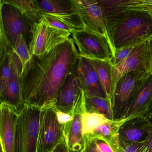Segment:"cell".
Returning a JSON list of instances; mask_svg holds the SVG:
<instances>
[{
    "mask_svg": "<svg viewBox=\"0 0 152 152\" xmlns=\"http://www.w3.org/2000/svg\"><path fill=\"white\" fill-rule=\"evenodd\" d=\"M80 57L70 37L48 53L31 56L21 77L25 104L40 109L52 104Z\"/></svg>",
    "mask_w": 152,
    "mask_h": 152,
    "instance_id": "1",
    "label": "cell"
},
{
    "mask_svg": "<svg viewBox=\"0 0 152 152\" xmlns=\"http://www.w3.org/2000/svg\"><path fill=\"white\" fill-rule=\"evenodd\" d=\"M107 33L115 50L135 46L152 37V1H99Z\"/></svg>",
    "mask_w": 152,
    "mask_h": 152,
    "instance_id": "2",
    "label": "cell"
},
{
    "mask_svg": "<svg viewBox=\"0 0 152 152\" xmlns=\"http://www.w3.org/2000/svg\"><path fill=\"white\" fill-rule=\"evenodd\" d=\"M40 108L25 104L19 112L15 152H37Z\"/></svg>",
    "mask_w": 152,
    "mask_h": 152,
    "instance_id": "3",
    "label": "cell"
},
{
    "mask_svg": "<svg viewBox=\"0 0 152 152\" xmlns=\"http://www.w3.org/2000/svg\"><path fill=\"white\" fill-rule=\"evenodd\" d=\"M72 34L50 24L42 17L31 27V39L28 47L31 56L48 53L70 38Z\"/></svg>",
    "mask_w": 152,
    "mask_h": 152,
    "instance_id": "4",
    "label": "cell"
},
{
    "mask_svg": "<svg viewBox=\"0 0 152 152\" xmlns=\"http://www.w3.org/2000/svg\"><path fill=\"white\" fill-rule=\"evenodd\" d=\"M72 36L80 57L111 61L115 50L106 37L83 29L72 32Z\"/></svg>",
    "mask_w": 152,
    "mask_h": 152,
    "instance_id": "5",
    "label": "cell"
},
{
    "mask_svg": "<svg viewBox=\"0 0 152 152\" xmlns=\"http://www.w3.org/2000/svg\"><path fill=\"white\" fill-rule=\"evenodd\" d=\"M149 74L146 72L132 71L120 78L114 93V121L122 119L138 90Z\"/></svg>",
    "mask_w": 152,
    "mask_h": 152,
    "instance_id": "6",
    "label": "cell"
},
{
    "mask_svg": "<svg viewBox=\"0 0 152 152\" xmlns=\"http://www.w3.org/2000/svg\"><path fill=\"white\" fill-rule=\"evenodd\" d=\"M73 70L66 78L55 102L47 106L72 116L77 113H85L86 99L84 90L81 86Z\"/></svg>",
    "mask_w": 152,
    "mask_h": 152,
    "instance_id": "7",
    "label": "cell"
},
{
    "mask_svg": "<svg viewBox=\"0 0 152 152\" xmlns=\"http://www.w3.org/2000/svg\"><path fill=\"white\" fill-rule=\"evenodd\" d=\"M71 1L72 13L79 17L84 29L102 35L110 41L105 18L99 1L71 0Z\"/></svg>",
    "mask_w": 152,
    "mask_h": 152,
    "instance_id": "8",
    "label": "cell"
},
{
    "mask_svg": "<svg viewBox=\"0 0 152 152\" xmlns=\"http://www.w3.org/2000/svg\"><path fill=\"white\" fill-rule=\"evenodd\" d=\"M63 130L53 108H41L37 152H52L64 137Z\"/></svg>",
    "mask_w": 152,
    "mask_h": 152,
    "instance_id": "9",
    "label": "cell"
},
{
    "mask_svg": "<svg viewBox=\"0 0 152 152\" xmlns=\"http://www.w3.org/2000/svg\"><path fill=\"white\" fill-rule=\"evenodd\" d=\"M0 7L1 22L3 24L6 34L13 47H15L20 34L24 35L26 40L29 38L31 39V29L28 28L29 26L20 11L3 0L0 1Z\"/></svg>",
    "mask_w": 152,
    "mask_h": 152,
    "instance_id": "10",
    "label": "cell"
},
{
    "mask_svg": "<svg viewBox=\"0 0 152 152\" xmlns=\"http://www.w3.org/2000/svg\"><path fill=\"white\" fill-rule=\"evenodd\" d=\"M19 112L5 102L0 105V139L1 152H15Z\"/></svg>",
    "mask_w": 152,
    "mask_h": 152,
    "instance_id": "11",
    "label": "cell"
},
{
    "mask_svg": "<svg viewBox=\"0 0 152 152\" xmlns=\"http://www.w3.org/2000/svg\"><path fill=\"white\" fill-rule=\"evenodd\" d=\"M132 71H142L152 73L146 41L135 46L125 60L117 65L113 66L115 88L122 76Z\"/></svg>",
    "mask_w": 152,
    "mask_h": 152,
    "instance_id": "12",
    "label": "cell"
},
{
    "mask_svg": "<svg viewBox=\"0 0 152 152\" xmlns=\"http://www.w3.org/2000/svg\"><path fill=\"white\" fill-rule=\"evenodd\" d=\"M73 71L86 96L107 98L96 70L87 58L80 56Z\"/></svg>",
    "mask_w": 152,
    "mask_h": 152,
    "instance_id": "13",
    "label": "cell"
},
{
    "mask_svg": "<svg viewBox=\"0 0 152 152\" xmlns=\"http://www.w3.org/2000/svg\"><path fill=\"white\" fill-rule=\"evenodd\" d=\"M12 77L7 91L0 95L1 103L5 102L20 112L24 106L22 90L21 77L23 66L15 52L11 54Z\"/></svg>",
    "mask_w": 152,
    "mask_h": 152,
    "instance_id": "14",
    "label": "cell"
},
{
    "mask_svg": "<svg viewBox=\"0 0 152 152\" xmlns=\"http://www.w3.org/2000/svg\"><path fill=\"white\" fill-rule=\"evenodd\" d=\"M152 124L142 114L126 119L118 130V138L128 142L140 143L147 140Z\"/></svg>",
    "mask_w": 152,
    "mask_h": 152,
    "instance_id": "15",
    "label": "cell"
},
{
    "mask_svg": "<svg viewBox=\"0 0 152 152\" xmlns=\"http://www.w3.org/2000/svg\"><path fill=\"white\" fill-rule=\"evenodd\" d=\"M152 98V73H150L140 87L122 119H128L145 111Z\"/></svg>",
    "mask_w": 152,
    "mask_h": 152,
    "instance_id": "16",
    "label": "cell"
},
{
    "mask_svg": "<svg viewBox=\"0 0 152 152\" xmlns=\"http://www.w3.org/2000/svg\"><path fill=\"white\" fill-rule=\"evenodd\" d=\"M82 115L80 113L75 114L73 120L64 125V138L71 152H80L84 146Z\"/></svg>",
    "mask_w": 152,
    "mask_h": 152,
    "instance_id": "17",
    "label": "cell"
},
{
    "mask_svg": "<svg viewBox=\"0 0 152 152\" xmlns=\"http://www.w3.org/2000/svg\"><path fill=\"white\" fill-rule=\"evenodd\" d=\"M96 70L107 98L112 102L114 93L113 66L110 61L87 58Z\"/></svg>",
    "mask_w": 152,
    "mask_h": 152,
    "instance_id": "18",
    "label": "cell"
},
{
    "mask_svg": "<svg viewBox=\"0 0 152 152\" xmlns=\"http://www.w3.org/2000/svg\"><path fill=\"white\" fill-rule=\"evenodd\" d=\"M42 17L50 24L72 34L73 31L84 29L80 18L75 14H50L43 13Z\"/></svg>",
    "mask_w": 152,
    "mask_h": 152,
    "instance_id": "19",
    "label": "cell"
},
{
    "mask_svg": "<svg viewBox=\"0 0 152 152\" xmlns=\"http://www.w3.org/2000/svg\"><path fill=\"white\" fill-rule=\"evenodd\" d=\"M4 2L16 8L22 14L31 29L34 23L42 17V13L31 0H3Z\"/></svg>",
    "mask_w": 152,
    "mask_h": 152,
    "instance_id": "20",
    "label": "cell"
},
{
    "mask_svg": "<svg viewBox=\"0 0 152 152\" xmlns=\"http://www.w3.org/2000/svg\"><path fill=\"white\" fill-rule=\"evenodd\" d=\"M85 108V113L99 114L108 120H114L113 104L107 98L86 96Z\"/></svg>",
    "mask_w": 152,
    "mask_h": 152,
    "instance_id": "21",
    "label": "cell"
},
{
    "mask_svg": "<svg viewBox=\"0 0 152 152\" xmlns=\"http://www.w3.org/2000/svg\"><path fill=\"white\" fill-rule=\"evenodd\" d=\"M34 2L42 14L73 13L71 0H34Z\"/></svg>",
    "mask_w": 152,
    "mask_h": 152,
    "instance_id": "22",
    "label": "cell"
},
{
    "mask_svg": "<svg viewBox=\"0 0 152 152\" xmlns=\"http://www.w3.org/2000/svg\"><path fill=\"white\" fill-rule=\"evenodd\" d=\"M108 119L99 114L84 113L82 115V125L83 137L91 134L96 129L108 121Z\"/></svg>",
    "mask_w": 152,
    "mask_h": 152,
    "instance_id": "23",
    "label": "cell"
},
{
    "mask_svg": "<svg viewBox=\"0 0 152 152\" xmlns=\"http://www.w3.org/2000/svg\"><path fill=\"white\" fill-rule=\"evenodd\" d=\"M1 89L0 95L4 94L8 88L12 77L11 55L7 56L1 61Z\"/></svg>",
    "mask_w": 152,
    "mask_h": 152,
    "instance_id": "24",
    "label": "cell"
},
{
    "mask_svg": "<svg viewBox=\"0 0 152 152\" xmlns=\"http://www.w3.org/2000/svg\"><path fill=\"white\" fill-rule=\"evenodd\" d=\"M15 52L20 58L23 68L31 58L25 36L20 34L14 47Z\"/></svg>",
    "mask_w": 152,
    "mask_h": 152,
    "instance_id": "25",
    "label": "cell"
},
{
    "mask_svg": "<svg viewBox=\"0 0 152 152\" xmlns=\"http://www.w3.org/2000/svg\"><path fill=\"white\" fill-rule=\"evenodd\" d=\"M115 146L119 152H145L147 148L148 142L147 140L140 143L128 142L118 137Z\"/></svg>",
    "mask_w": 152,
    "mask_h": 152,
    "instance_id": "26",
    "label": "cell"
},
{
    "mask_svg": "<svg viewBox=\"0 0 152 152\" xmlns=\"http://www.w3.org/2000/svg\"><path fill=\"white\" fill-rule=\"evenodd\" d=\"M0 42H1V61L7 56L11 55L15 51L14 47L10 42L4 28V26L0 22Z\"/></svg>",
    "mask_w": 152,
    "mask_h": 152,
    "instance_id": "27",
    "label": "cell"
},
{
    "mask_svg": "<svg viewBox=\"0 0 152 152\" xmlns=\"http://www.w3.org/2000/svg\"><path fill=\"white\" fill-rule=\"evenodd\" d=\"M135 46L127 47L115 50L114 56L110 61L113 66L117 65L125 60L130 55Z\"/></svg>",
    "mask_w": 152,
    "mask_h": 152,
    "instance_id": "28",
    "label": "cell"
},
{
    "mask_svg": "<svg viewBox=\"0 0 152 152\" xmlns=\"http://www.w3.org/2000/svg\"><path fill=\"white\" fill-rule=\"evenodd\" d=\"M80 152H103L97 145L95 140H84V145Z\"/></svg>",
    "mask_w": 152,
    "mask_h": 152,
    "instance_id": "29",
    "label": "cell"
},
{
    "mask_svg": "<svg viewBox=\"0 0 152 152\" xmlns=\"http://www.w3.org/2000/svg\"><path fill=\"white\" fill-rule=\"evenodd\" d=\"M53 109L56 112L58 121L61 125H65L67 123L70 122V121L73 120L74 116L72 115H71L69 114L64 113L62 111H59L57 109H55V108H53Z\"/></svg>",
    "mask_w": 152,
    "mask_h": 152,
    "instance_id": "30",
    "label": "cell"
},
{
    "mask_svg": "<svg viewBox=\"0 0 152 152\" xmlns=\"http://www.w3.org/2000/svg\"><path fill=\"white\" fill-rule=\"evenodd\" d=\"M52 152H71L67 147L64 139L63 137L60 143L55 148Z\"/></svg>",
    "mask_w": 152,
    "mask_h": 152,
    "instance_id": "31",
    "label": "cell"
},
{
    "mask_svg": "<svg viewBox=\"0 0 152 152\" xmlns=\"http://www.w3.org/2000/svg\"><path fill=\"white\" fill-rule=\"evenodd\" d=\"M142 115L148 120L151 123H152V98L150 100L145 111Z\"/></svg>",
    "mask_w": 152,
    "mask_h": 152,
    "instance_id": "32",
    "label": "cell"
},
{
    "mask_svg": "<svg viewBox=\"0 0 152 152\" xmlns=\"http://www.w3.org/2000/svg\"><path fill=\"white\" fill-rule=\"evenodd\" d=\"M146 44L151 73H152V37L148 40L147 41Z\"/></svg>",
    "mask_w": 152,
    "mask_h": 152,
    "instance_id": "33",
    "label": "cell"
},
{
    "mask_svg": "<svg viewBox=\"0 0 152 152\" xmlns=\"http://www.w3.org/2000/svg\"><path fill=\"white\" fill-rule=\"evenodd\" d=\"M148 147L145 152H152V130L148 138Z\"/></svg>",
    "mask_w": 152,
    "mask_h": 152,
    "instance_id": "34",
    "label": "cell"
}]
</instances>
